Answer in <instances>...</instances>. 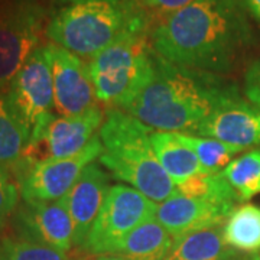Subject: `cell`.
Returning a JSON list of instances; mask_svg holds the SVG:
<instances>
[{"instance_id": "6da1fadb", "label": "cell", "mask_w": 260, "mask_h": 260, "mask_svg": "<svg viewBox=\"0 0 260 260\" xmlns=\"http://www.w3.org/2000/svg\"><path fill=\"white\" fill-rule=\"evenodd\" d=\"M251 42L239 0H194L152 29L155 52L172 64L221 75Z\"/></svg>"}, {"instance_id": "7a4b0ae2", "label": "cell", "mask_w": 260, "mask_h": 260, "mask_svg": "<svg viewBox=\"0 0 260 260\" xmlns=\"http://www.w3.org/2000/svg\"><path fill=\"white\" fill-rule=\"evenodd\" d=\"M239 93L221 75L172 64L156 54L155 74L126 113L155 132L197 133L220 103Z\"/></svg>"}, {"instance_id": "3957f363", "label": "cell", "mask_w": 260, "mask_h": 260, "mask_svg": "<svg viewBox=\"0 0 260 260\" xmlns=\"http://www.w3.org/2000/svg\"><path fill=\"white\" fill-rule=\"evenodd\" d=\"M155 130L123 110H107L99 130L103 143L100 164L114 177L160 204L178 192L175 182L160 167L152 146Z\"/></svg>"}, {"instance_id": "277c9868", "label": "cell", "mask_w": 260, "mask_h": 260, "mask_svg": "<svg viewBox=\"0 0 260 260\" xmlns=\"http://www.w3.org/2000/svg\"><path fill=\"white\" fill-rule=\"evenodd\" d=\"M145 15L135 0H71L49 18L45 35L88 62Z\"/></svg>"}, {"instance_id": "5b68a950", "label": "cell", "mask_w": 260, "mask_h": 260, "mask_svg": "<svg viewBox=\"0 0 260 260\" xmlns=\"http://www.w3.org/2000/svg\"><path fill=\"white\" fill-rule=\"evenodd\" d=\"M156 52L148 15L88 61L99 103L126 112L155 74Z\"/></svg>"}, {"instance_id": "8992f818", "label": "cell", "mask_w": 260, "mask_h": 260, "mask_svg": "<svg viewBox=\"0 0 260 260\" xmlns=\"http://www.w3.org/2000/svg\"><path fill=\"white\" fill-rule=\"evenodd\" d=\"M45 22L39 0H0V93L39 47Z\"/></svg>"}, {"instance_id": "52a82bcc", "label": "cell", "mask_w": 260, "mask_h": 260, "mask_svg": "<svg viewBox=\"0 0 260 260\" xmlns=\"http://www.w3.org/2000/svg\"><path fill=\"white\" fill-rule=\"evenodd\" d=\"M106 114L100 106L75 114L51 113L38 123L19 165H34L48 159L70 158L83 150L100 130Z\"/></svg>"}, {"instance_id": "ba28073f", "label": "cell", "mask_w": 260, "mask_h": 260, "mask_svg": "<svg viewBox=\"0 0 260 260\" xmlns=\"http://www.w3.org/2000/svg\"><path fill=\"white\" fill-rule=\"evenodd\" d=\"M156 208V203L132 186H110L84 249L91 254H112L130 232L155 217Z\"/></svg>"}, {"instance_id": "9c48e42d", "label": "cell", "mask_w": 260, "mask_h": 260, "mask_svg": "<svg viewBox=\"0 0 260 260\" xmlns=\"http://www.w3.org/2000/svg\"><path fill=\"white\" fill-rule=\"evenodd\" d=\"M103 143L100 136L70 158L48 159L34 165H18L12 171L23 201H56L64 198L78 181L87 165L100 158Z\"/></svg>"}, {"instance_id": "30bf717a", "label": "cell", "mask_w": 260, "mask_h": 260, "mask_svg": "<svg viewBox=\"0 0 260 260\" xmlns=\"http://www.w3.org/2000/svg\"><path fill=\"white\" fill-rule=\"evenodd\" d=\"M13 114L29 132L54 112V78L49 45H39L5 91Z\"/></svg>"}, {"instance_id": "8fae6325", "label": "cell", "mask_w": 260, "mask_h": 260, "mask_svg": "<svg viewBox=\"0 0 260 260\" xmlns=\"http://www.w3.org/2000/svg\"><path fill=\"white\" fill-rule=\"evenodd\" d=\"M48 45L54 78V112L58 116H75L99 106L88 62L52 42Z\"/></svg>"}, {"instance_id": "7c38bea8", "label": "cell", "mask_w": 260, "mask_h": 260, "mask_svg": "<svg viewBox=\"0 0 260 260\" xmlns=\"http://www.w3.org/2000/svg\"><path fill=\"white\" fill-rule=\"evenodd\" d=\"M197 136L213 138L244 149L260 145V106L236 93L217 106L198 127Z\"/></svg>"}, {"instance_id": "4fadbf2b", "label": "cell", "mask_w": 260, "mask_h": 260, "mask_svg": "<svg viewBox=\"0 0 260 260\" xmlns=\"http://www.w3.org/2000/svg\"><path fill=\"white\" fill-rule=\"evenodd\" d=\"M15 221L19 236L67 251L74 246V224L64 198L56 201H23Z\"/></svg>"}, {"instance_id": "5bb4252c", "label": "cell", "mask_w": 260, "mask_h": 260, "mask_svg": "<svg viewBox=\"0 0 260 260\" xmlns=\"http://www.w3.org/2000/svg\"><path fill=\"white\" fill-rule=\"evenodd\" d=\"M109 189L107 174L93 162L85 167L78 181L64 197L67 210L74 224V246L84 249Z\"/></svg>"}, {"instance_id": "9a60e30c", "label": "cell", "mask_w": 260, "mask_h": 260, "mask_svg": "<svg viewBox=\"0 0 260 260\" xmlns=\"http://www.w3.org/2000/svg\"><path fill=\"white\" fill-rule=\"evenodd\" d=\"M233 210L203 200L174 194L167 201L158 204L155 218L174 237H182L188 233L223 225Z\"/></svg>"}, {"instance_id": "2e32d148", "label": "cell", "mask_w": 260, "mask_h": 260, "mask_svg": "<svg viewBox=\"0 0 260 260\" xmlns=\"http://www.w3.org/2000/svg\"><path fill=\"white\" fill-rule=\"evenodd\" d=\"M172 244L174 237L155 217H150L130 232L113 253L132 260H165Z\"/></svg>"}, {"instance_id": "e0dca14e", "label": "cell", "mask_w": 260, "mask_h": 260, "mask_svg": "<svg viewBox=\"0 0 260 260\" xmlns=\"http://www.w3.org/2000/svg\"><path fill=\"white\" fill-rule=\"evenodd\" d=\"M150 140L160 167L165 169L175 185L182 184L188 178L194 177L197 174L204 172L192 149L186 146L178 138L177 133L153 132Z\"/></svg>"}, {"instance_id": "ac0fdd59", "label": "cell", "mask_w": 260, "mask_h": 260, "mask_svg": "<svg viewBox=\"0 0 260 260\" xmlns=\"http://www.w3.org/2000/svg\"><path fill=\"white\" fill-rule=\"evenodd\" d=\"M232 254L224 239V225L188 233L174 240L165 260H223Z\"/></svg>"}, {"instance_id": "d6986e66", "label": "cell", "mask_w": 260, "mask_h": 260, "mask_svg": "<svg viewBox=\"0 0 260 260\" xmlns=\"http://www.w3.org/2000/svg\"><path fill=\"white\" fill-rule=\"evenodd\" d=\"M225 243L236 250L256 253L260 250V207L244 204L236 207L224 224Z\"/></svg>"}, {"instance_id": "ffe728a7", "label": "cell", "mask_w": 260, "mask_h": 260, "mask_svg": "<svg viewBox=\"0 0 260 260\" xmlns=\"http://www.w3.org/2000/svg\"><path fill=\"white\" fill-rule=\"evenodd\" d=\"M30 139L29 129L9 109L0 93V167L13 171L23 158Z\"/></svg>"}, {"instance_id": "44dd1931", "label": "cell", "mask_w": 260, "mask_h": 260, "mask_svg": "<svg viewBox=\"0 0 260 260\" xmlns=\"http://www.w3.org/2000/svg\"><path fill=\"white\" fill-rule=\"evenodd\" d=\"M178 192L189 198L203 200L215 205L227 207L230 210L236 208V203H239V195L230 185L227 178L221 172H203L194 177L188 178L182 184L177 185Z\"/></svg>"}, {"instance_id": "7402d4cb", "label": "cell", "mask_w": 260, "mask_h": 260, "mask_svg": "<svg viewBox=\"0 0 260 260\" xmlns=\"http://www.w3.org/2000/svg\"><path fill=\"white\" fill-rule=\"evenodd\" d=\"M224 177L234 188L240 201L260 194V149H253L224 168Z\"/></svg>"}, {"instance_id": "603a6c76", "label": "cell", "mask_w": 260, "mask_h": 260, "mask_svg": "<svg viewBox=\"0 0 260 260\" xmlns=\"http://www.w3.org/2000/svg\"><path fill=\"white\" fill-rule=\"evenodd\" d=\"M177 135L186 146L192 149L204 172L208 174L224 171V168L233 160V156H236L239 152H243L242 148L227 145L221 140L213 139V138H204L189 133H177Z\"/></svg>"}, {"instance_id": "cb8c5ba5", "label": "cell", "mask_w": 260, "mask_h": 260, "mask_svg": "<svg viewBox=\"0 0 260 260\" xmlns=\"http://www.w3.org/2000/svg\"><path fill=\"white\" fill-rule=\"evenodd\" d=\"M0 260H71L65 251L19 236L0 243Z\"/></svg>"}, {"instance_id": "d4e9b609", "label": "cell", "mask_w": 260, "mask_h": 260, "mask_svg": "<svg viewBox=\"0 0 260 260\" xmlns=\"http://www.w3.org/2000/svg\"><path fill=\"white\" fill-rule=\"evenodd\" d=\"M13 177L10 169L0 167V230L5 229L19 203L20 189Z\"/></svg>"}, {"instance_id": "484cf974", "label": "cell", "mask_w": 260, "mask_h": 260, "mask_svg": "<svg viewBox=\"0 0 260 260\" xmlns=\"http://www.w3.org/2000/svg\"><path fill=\"white\" fill-rule=\"evenodd\" d=\"M194 0H138L140 8L146 13H155L162 19L168 18L169 15L175 13L178 10L184 9L185 6L191 5Z\"/></svg>"}, {"instance_id": "4316f807", "label": "cell", "mask_w": 260, "mask_h": 260, "mask_svg": "<svg viewBox=\"0 0 260 260\" xmlns=\"http://www.w3.org/2000/svg\"><path fill=\"white\" fill-rule=\"evenodd\" d=\"M244 94L249 102L260 106V59L251 62L244 74Z\"/></svg>"}, {"instance_id": "83f0119b", "label": "cell", "mask_w": 260, "mask_h": 260, "mask_svg": "<svg viewBox=\"0 0 260 260\" xmlns=\"http://www.w3.org/2000/svg\"><path fill=\"white\" fill-rule=\"evenodd\" d=\"M239 2L242 3L243 9L260 23V0H239Z\"/></svg>"}, {"instance_id": "f1b7e54d", "label": "cell", "mask_w": 260, "mask_h": 260, "mask_svg": "<svg viewBox=\"0 0 260 260\" xmlns=\"http://www.w3.org/2000/svg\"><path fill=\"white\" fill-rule=\"evenodd\" d=\"M91 260H132L126 256H121V254H97V257H94Z\"/></svg>"}, {"instance_id": "f546056e", "label": "cell", "mask_w": 260, "mask_h": 260, "mask_svg": "<svg viewBox=\"0 0 260 260\" xmlns=\"http://www.w3.org/2000/svg\"><path fill=\"white\" fill-rule=\"evenodd\" d=\"M247 260H260V256H253V257H250V259Z\"/></svg>"}, {"instance_id": "4dcf8cb0", "label": "cell", "mask_w": 260, "mask_h": 260, "mask_svg": "<svg viewBox=\"0 0 260 260\" xmlns=\"http://www.w3.org/2000/svg\"><path fill=\"white\" fill-rule=\"evenodd\" d=\"M61 3H65V2H71V0H59Z\"/></svg>"}]
</instances>
